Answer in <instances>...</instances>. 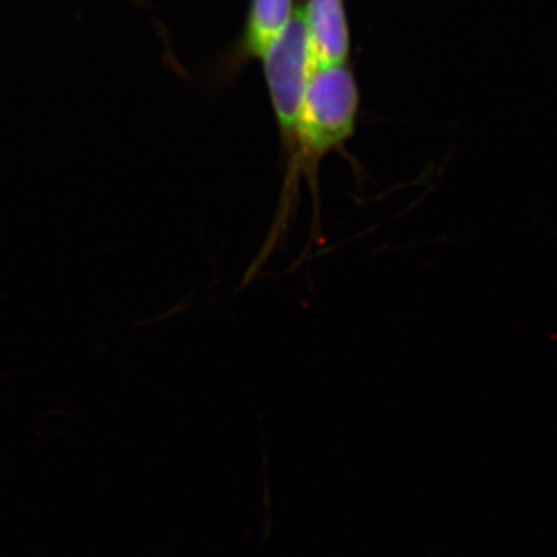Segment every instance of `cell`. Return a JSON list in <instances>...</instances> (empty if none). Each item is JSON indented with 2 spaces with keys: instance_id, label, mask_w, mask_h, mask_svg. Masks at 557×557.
Segmentation results:
<instances>
[{
  "instance_id": "1",
  "label": "cell",
  "mask_w": 557,
  "mask_h": 557,
  "mask_svg": "<svg viewBox=\"0 0 557 557\" xmlns=\"http://www.w3.org/2000/svg\"><path fill=\"white\" fill-rule=\"evenodd\" d=\"M361 94L354 69L347 62L313 65L300 102L296 153L292 166L284 171L276 214L258 258L249 267L242 284L247 285L287 236L298 207L300 183L306 180L313 201L311 239L321 233V199L319 175L322 161L346 149L348 139L357 132Z\"/></svg>"
},
{
  "instance_id": "2",
  "label": "cell",
  "mask_w": 557,
  "mask_h": 557,
  "mask_svg": "<svg viewBox=\"0 0 557 557\" xmlns=\"http://www.w3.org/2000/svg\"><path fill=\"white\" fill-rule=\"evenodd\" d=\"M260 61L281 139L284 171H287L295 160L300 102L313 67L300 7L288 27L262 54Z\"/></svg>"
},
{
  "instance_id": "3",
  "label": "cell",
  "mask_w": 557,
  "mask_h": 557,
  "mask_svg": "<svg viewBox=\"0 0 557 557\" xmlns=\"http://www.w3.org/2000/svg\"><path fill=\"white\" fill-rule=\"evenodd\" d=\"M313 65L339 64L350 58L351 33L346 0H307L300 7Z\"/></svg>"
},
{
  "instance_id": "4",
  "label": "cell",
  "mask_w": 557,
  "mask_h": 557,
  "mask_svg": "<svg viewBox=\"0 0 557 557\" xmlns=\"http://www.w3.org/2000/svg\"><path fill=\"white\" fill-rule=\"evenodd\" d=\"M296 11L295 0H249L247 17L230 61L231 67L237 73L248 61L260 60L288 27Z\"/></svg>"
}]
</instances>
